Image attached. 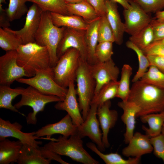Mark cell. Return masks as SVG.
I'll use <instances>...</instances> for the list:
<instances>
[{
  "instance_id": "cell-1",
  "label": "cell",
  "mask_w": 164,
  "mask_h": 164,
  "mask_svg": "<svg viewBox=\"0 0 164 164\" xmlns=\"http://www.w3.org/2000/svg\"><path fill=\"white\" fill-rule=\"evenodd\" d=\"M139 108L136 118L164 111V89L140 80L133 83L127 100Z\"/></svg>"
},
{
  "instance_id": "cell-2",
  "label": "cell",
  "mask_w": 164,
  "mask_h": 164,
  "mask_svg": "<svg viewBox=\"0 0 164 164\" xmlns=\"http://www.w3.org/2000/svg\"><path fill=\"white\" fill-rule=\"evenodd\" d=\"M17 61L24 70L27 77L51 67L48 50L35 42L21 45L16 50Z\"/></svg>"
},
{
  "instance_id": "cell-3",
  "label": "cell",
  "mask_w": 164,
  "mask_h": 164,
  "mask_svg": "<svg viewBox=\"0 0 164 164\" xmlns=\"http://www.w3.org/2000/svg\"><path fill=\"white\" fill-rule=\"evenodd\" d=\"M50 141L43 146L47 150L84 164H99L84 149L82 138L77 134L69 137L61 135L56 141Z\"/></svg>"
},
{
  "instance_id": "cell-4",
  "label": "cell",
  "mask_w": 164,
  "mask_h": 164,
  "mask_svg": "<svg viewBox=\"0 0 164 164\" xmlns=\"http://www.w3.org/2000/svg\"><path fill=\"white\" fill-rule=\"evenodd\" d=\"M64 27H58L53 23L50 12H43L35 36V42L46 47L50 55L51 67H54L58 60L56 51L62 38Z\"/></svg>"
},
{
  "instance_id": "cell-5",
  "label": "cell",
  "mask_w": 164,
  "mask_h": 164,
  "mask_svg": "<svg viewBox=\"0 0 164 164\" xmlns=\"http://www.w3.org/2000/svg\"><path fill=\"white\" fill-rule=\"evenodd\" d=\"M76 81L79 106L84 120L91 108L96 84L92 73L91 64L81 58L76 74Z\"/></svg>"
},
{
  "instance_id": "cell-6",
  "label": "cell",
  "mask_w": 164,
  "mask_h": 164,
  "mask_svg": "<svg viewBox=\"0 0 164 164\" xmlns=\"http://www.w3.org/2000/svg\"><path fill=\"white\" fill-rule=\"evenodd\" d=\"M80 58L79 52L71 48L59 58L52 67L54 80L59 85L68 88L71 83L74 82Z\"/></svg>"
},
{
  "instance_id": "cell-7",
  "label": "cell",
  "mask_w": 164,
  "mask_h": 164,
  "mask_svg": "<svg viewBox=\"0 0 164 164\" xmlns=\"http://www.w3.org/2000/svg\"><path fill=\"white\" fill-rule=\"evenodd\" d=\"M21 95L20 100L14 106L18 109L25 106L32 108V112L28 113L26 117L28 124H36L37 114L44 111L47 104L62 101L57 96L44 94L30 86L26 88H23Z\"/></svg>"
},
{
  "instance_id": "cell-8",
  "label": "cell",
  "mask_w": 164,
  "mask_h": 164,
  "mask_svg": "<svg viewBox=\"0 0 164 164\" xmlns=\"http://www.w3.org/2000/svg\"><path fill=\"white\" fill-rule=\"evenodd\" d=\"M17 82L31 86L44 94L56 96L63 101L67 94L68 88L59 85L53 78L52 67L37 73L29 78H20Z\"/></svg>"
},
{
  "instance_id": "cell-9",
  "label": "cell",
  "mask_w": 164,
  "mask_h": 164,
  "mask_svg": "<svg viewBox=\"0 0 164 164\" xmlns=\"http://www.w3.org/2000/svg\"><path fill=\"white\" fill-rule=\"evenodd\" d=\"M22 126L17 121L11 123L9 120L0 118V140L7 137H12L20 141L23 144H27L35 148L39 147L42 142L36 140L42 139L56 141L57 139L47 137H38L35 135V132L25 133L21 130Z\"/></svg>"
},
{
  "instance_id": "cell-10",
  "label": "cell",
  "mask_w": 164,
  "mask_h": 164,
  "mask_svg": "<svg viewBox=\"0 0 164 164\" xmlns=\"http://www.w3.org/2000/svg\"><path fill=\"white\" fill-rule=\"evenodd\" d=\"M85 31L64 27L62 38L57 49L56 55L58 59L68 50L73 48L79 52L82 59L88 61V53L85 41Z\"/></svg>"
},
{
  "instance_id": "cell-11",
  "label": "cell",
  "mask_w": 164,
  "mask_h": 164,
  "mask_svg": "<svg viewBox=\"0 0 164 164\" xmlns=\"http://www.w3.org/2000/svg\"><path fill=\"white\" fill-rule=\"evenodd\" d=\"M16 50L6 52L0 57V84L10 86L15 81L27 75L17 61Z\"/></svg>"
},
{
  "instance_id": "cell-12",
  "label": "cell",
  "mask_w": 164,
  "mask_h": 164,
  "mask_svg": "<svg viewBox=\"0 0 164 164\" xmlns=\"http://www.w3.org/2000/svg\"><path fill=\"white\" fill-rule=\"evenodd\" d=\"M130 7L124 9L125 32L133 35L149 25L153 19L134 0H129Z\"/></svg>"
},
{
  "instance_id": "cell-13",
  "label": "cell",
  "mask_w": 164,
  "mask_h": 164,
  "mask_svg": "<svg viewBox=\"0 0 164 164\" xmlns=\"http://www.w3.org/2000/svg\"><path fill=\"white\" fill-rule=\"evenodd\" d=\"M41 9L36 4L29 7L26 13L25 24L20 30H15L9 28H5L16 36L21 41L22 44L35 42V36L39 28L42 12Z\"/></svg>"
},
{
  "instance_id": "cell-14",
  "label": "cell",
  "mask_w": 164,
  "mask_h": 164,
  "mask_svg": "<svg viewBox=\"0 0 164 164\" xmlns=\"http://www.w3.org/2000/svg\"><path fill=\"white\" fill-rule=\"evenodd\" d=\"M97 107L96 103H91L88 114L80 127L78 128L77 134L82 138L88 137L102 152L105 150V148L103 143L102 133L97 118Z\"/></svg>"
},
{
  "instance_id": "cell-15",
  "label": "cell",
  "mask_w": 164,
  "mask_h": 164,
  "mask_svg": "<svg viewBox=\"0 0 164 164\" xmlns=\"http://www.w3.org/2000/svg\"><path fill=\"white\" fill-rule=\"evenodd\" d=\"M91 67L96 84L94 95L106 84L118 80L120 70L112 59L104 62H96L91 64Z\"/></svg>"
},
{
  "instance_id": "cell-16",
  "label": "cell",
  "mask_w": 164,
  "mask_h": 164,
  "mask_svg": "<svg viewBox=\"0 0 164 164\" xmlns=\"http://www.w3.org/2000/svg\"><path fill=\"white\" fill-rule=\"evenodd\" d=\"M77 95L74 82H71L68 87L67 92L64 99L57 102L54 108L57 110L66 111L71 118L74 124L79 128L84 120L80 113Z\"/></svg>"
},
{
  "instance_id": "cell-17",
  "label": "cell",
  "mask_w": 164,
  "mask_h": 164,
  "mask_svg": "<svg viewBox=\"0 0 164 164\" xmlns=\"http://www.w3.org/2000/svg\"><path fill=\"white\" fill-rule=\"evenodd\" d=\"M78 127L74 124L72 119L67 114L59 121L47 124L35 132V135L38 137L51 138L56 134H61L66 137L77 134Z\"/></svg>"
},
{
  "instance_id": "cell-18",
  "label": "cell",
  "mask_w": 164,
  "mask_h": 164,
  "mask_svg": "<svg viewBox=\"0 0 164 164\" xmlns=\"http://www.w3.org/2000/svg\"><path fill=\"white\" fill-rule=\"evenodd\" d=\"M111 105V101L109 100L98 106L97 111V115L102 131V141L105 148L110 146L108 138V133L110 129L114 126L118 117L116 110L110 109Z\"/></svg>"
},
{
  "instance_id": "cell-19",
  "label": "cell",
  "mask_w": 164,
  "mask_h": 164,
  "mask_svg": "<svg viewBox=\"0 0 164 164\" xmlns=\"http://www.w3.org/2000/svg\"><path fill=\"white\" fill-rule=\"evenodd\" d=\"M128 144L122 152V155L127 157L141 158L143 155L151 153L153 151L150 137L139 132L134 134Z\"/></svg>"
},
{
  "instance_id": "cell-20",
  "label": "cell",
  "mask_w": 164,
  "mask_h": 164,
  "mask_svg": "<svg viewBox=\"0 0 164 164\" xmlns=\"http://www.w3.org/2000/svg\"><path fill=\"white\" fill-rule=\"evenodd\" d=\"M117 104L123 111L121 119L126 126L124 141L125 144H128L134 134L135 118L140 109L135 103L128 101H122L119 102Z\"/></svg>"
},
{
  "instance_id": "cell-21",
  "label": "cell",
  "mask_w": 164,
  "mask_h": 164,
  "mask_svg": "<svg viewBox=\"0 0 164 164\" xmlns=\"http://www.w3.org/2000/svg\"><path fill=\"white\" fill-rule=\"evenodd\" d=\"M105 4L106 16L113 32L115 42L121 45L125 32V25L120 18L117 3L111 0H106Z\"/></svg>"
},
{
  "instance_id": "cell-22",
  "label": "cell",
  "mask_w": 164,
  "mask_h": 164,
  "mask_svg": "<svg viewBox=\"0 0 164 164\" xmlns=\"http://www.w3.org/2000/svg\"><path fill=\"white\" fill-rule=\"evenodd\" d=\"M23 143L6 138L0 140V164L17 163Z\"/></svg>"
},
{
  "instance_id": "cell-23",
  "label": "cell",
  "mask_w": 164,
  "mask_h": 164,
  "mask_svg": "<svg viewBox=\"0 0 164 164\" xmlns=\"http://www.w3.org/2000/svg\"><path fill=\"white\" fill-rule=\"evenodd\" d=\"M53 23L58 27H64L85 31L89 22L81 17L74 15H64L50 12Z\"/></svg>"
},
{
  "instance_id": "cell-24",
  "label": "cell",
  "mask_w": 164,
  "mask_h": 164,
  "mask_svg": "<svg viewBox=\"0 0 164 164\" xmlns=\"http://www.w3.org/2000/svg\"><path fill=\"white\" fill-rule=\"evenodd\" d=\"M51 160L42 155L40 147L23 144L17 163L18 164H49Z\"/></svg>"
},
{
  "instance_id": "cell-25",
  "label": "cell",
  "mask_w": 164,
  "mask_h": 164,
  "mask_svg": "<svg viewBox=\"0 0 164 164\" xmlns=\"http://www.w3.org/2000/svg\"><path fill=\"white\" fill-rule=\"evenodd\" d=\"M100 17L89 22L85 32V41L88 55L87 62L91 65L95 63V52L98 43V29Z\"/></svg>"
},
{
  "instance_id": "cell-26",
  "label": "cell",
  "mask_w": 164,
  "mask_h": 164,
  "mask_svg": "<svg viewBox=\"0 0 164 164\" xmlns=\"http://www.w3.org/2000/svg\"><path fill=\"white\" fill-rule=\"evenodd\" d=\"M141 121L147 123L148 128L142 126V128L146 135L150 138L157 136L161 133L164 123V111L145 115L140 117Z\"/></svg>"
},
{
  "instance_id": "cell-27",
  "label": "cell",
  "mask_w": 164,
  "mask_h": 164,
  "mask_svg": "<svg viewBox=\"0 0 164 164\" xmlns=\"http://www.w3.org/2000/svg\"><path fill=\"white\" fill-rule=\"evenodd\" d=\"M69 15L81 17L89 22L100 17L92 6L86 0L77 3L67 4Z\"/></svg>"
},
{
  "instance_id": "cell-28",
  "label": "cell",
  "mask_w": 164,
  "mask_h": 164,
  "mask_svg": "<svg viewBox=\"0 0 164 164\" xmlns=\"http://www.w3.org/2000/svg\"><path fill=\"white\" fill-rule=\"evenodd\" d=\"M86 146L106 164H138L140 162L141 158L129 157L128 159H125L117 153L104 154L93 142L87 143Z\"/></svg>"
},
{
  "instance_id": "cell-29",
  "label": "cell",
  "mask_w": 164,
  "mask_h": 164,
  "mask_svg": "<svg viewBox=\"0 0 164 164\" xmlns=\"http://www.w3.org/2000/svg\"><path fill=\"white\" fill-rule=\"evenodd\" d=\"M23 88L18 87L13 89L10 86L0 85V108H3L25 115L19 112L12 104V100L18 96L21 95Z\"/></svg>"
},
{
  "instance_id": "cell-30",
  "label": "cell",
  "mask_w": 164,
  "mask_h": 164,
  "mask_svg": "<svg viewBox=\"0 0 164 164\" xmlns=\"http://www.w3.org/2000/svg\"><path fill=\"white\" fill-rule=\"evenodd\" d=\"M118 84L119 81L117 80L111 81L104 85L94 95L91 103H96L98 107L116 97Z\"/></svg>"
},
{
  "instance_id": "cell-31",
  "label": "cell",
  "mask_w": 164,
  "mask_h": 164,
  "mask_svg": "<svg viewBox=\"0 0 164 164\" xmlns=\"http://www.w3.org/2000/svg\"><path fill=\"white\" fill-rule=\"evenodd\" d=\"M132 71V68L129 65L125 64L123 65L116 96V97L120 98L122 101L128 100L130 91V78Z\"/></svg>"
},
{
  "instance_id": "cell-32",
  "label": "cell",
  "mask_w": 164,
  "mask_h": 164,
  "mask_svg": "<svg viewBox=\"0 0 164 164\" xmlns=\"http://www.w3.org/2000/svg\"><path fill=\"white\" fill-rule=\"evenodd\" d=\"M29 2L36 4L43 12L69 15L64 0H29Z\"/></svg>"
},
{
  "instance_id": "cell-33",
  "label": "cell",
  "mask_w": 164,
  "mask_h": 164,
  "mask_svg": "<svg viewBox=\"0 0 164 164\" xmlns=\"http://www.w3.org/2000/svg\"><path fill=\"white\" fill-rule=\"evenodd\" d=\"M154 34L150 23L135 34L131 36L129 40L143 50L154 41Z\"/></svg>"
},
{
  "instance_id": "cell-34",
  "label": "cell",
  "mask_w": 164,
  "mask_h": 164,
  "mask_svg": "<svg viewBox=\"0 0 164 164\" xmlns=\"http://www.w3.org/2000/svg\"><path fill=\"white\" fill-rule=\"evenodd\" d=\"M126 46L136 53L138 61V68L136 73L133 78L132 81L135 82L141 78L150 66V61L147 56L142 50L139 49L129 40L126 43Z\"/></svg>"
},
{
  "instance_id": "cell-35",
  "label": "cell",
  "mask_w": 164,
  "mask_h": 164,
  "mask_svg": "<svg viewBox=\"0 0 164 164\" xmlns=\"http://www.w3.org/2000/svg\"><path fill=\"white\" fill-rule=\"evenodd\" d=\"M22 44L21 40L12 32L0 28V47L6 52L16 50Z\"/></svg>"
},
{
  "instance_id": "cell-36",
  "label": "cell",
  "mask_w": 164,
  "mask_h": 164,
  "mask_svg": "<svg viewBox=\"0 0 164 164\" xmlns=\"http://www.w3.org/2000/svg\"><path fill=\"white\" fill-rule=\"evenodd\" d=\"M29 0H9L6 12L10 22L20 18L27 12L26 3Z\"/></svg>"
},
{
  "instance_id": "cell-37",
  "label": "cell",
  "mask_w": 164,
  "mask_h": 164,
  "mask_svg": "<svg viewBox=\"0 0 164 164\" xmlns=\"http://www.w3.org/2000/svg\"><path fill=\"white\" fill-rule=\"evenodd\" d=\"M140 80L164 89V73L154 65H150Z\"/></svg>"
},
{
  "instance_id": "cell-38",
  "label": "cell",
  "mask_w": 164,
  "mask_h": 164,
  "mask_svg": "<svg viewBox=\"0 0 164 164\" xmlns=\"http://www.w3.org/2000/svg\"><path fill=\"white\" fill-rule=\"evenodd\" d=\"M98 34V43L105 41L115 42L114 33L106 15L100 17Z\"/></svg>"
},
{
  "instance_id": "cell-39",
  "label": "cell",
  "mask_w": 164,
  "mask_h": 164,
  "mask_svg": "<svg viewBox=\"0 0 164 164\" xmlns=\"http://www.w3.org/2000/svg\"><path fill=\"white\" fill-rule=\"evenodd\" d=\"M95 50V63L104 62L111 59L113 54V43L110 42L98 43Z\"/></svg>"
},
{
  "instance_id": "cell-40",
  "label": "cell",
  "mask_w": 164,
  "mask_h": 164,
  "mask_svg": "<svg viewBox=\"0 0 164 164\" xmlns=\"http://www.w3.org/2000/svg\"><path fill=\"white\" fill-rule=\"evenodd\" d=\"M146 13H156L164 8V0H134Z\"/></svg>"
},
{
  "instance_id": "cell-41",
  "label": "cell",
  "mask_w": 164,
  "mask_h": 164,
  "mask_svg": "<svg viewBox=\"0 0 164 164\" xmlns=\"http://www.w3.org/2000/svg\"><path fill=\"white\" fill-rule=\"evenodd\" d=\"M150 142L153 147V153L157 158L161 159L164 163V137L161 133L150 138Z\"/></svg>"
},
{
  "instance_id": "cell-42",
  "label": "cell",
  "mask_w": 164,
  "mask_h": 164,
  "mask_svg": "<svg viewBox=\"0 0 164 164\" xmlns=\"http://www.w3.org/2000/svg\"><path fill=\"white\" fill-rule=\"evenodd\" d=\"M143 51L146 55L164 57V39L153 42Z\"/></svg>"
},
{
  "instance_id": "cell-43",
  "label": "cell",
  "mask_w": 164,
  "mask_h": 164,
  "mask_svg": "<svg viewBox=\"0 0 164 164\" xmlns=\"http://www.w3.org/2000/svg\"><path fill=\"white\" fill-rule=\"evenodd\" d=\"M150 24L153 32L154 41L164 39V21L153 19Z\"/></svg>"
},
{
  "instance_id": "cell-44",
  "label": "cell",
  "mask_w": 164,
  "mask_h": 164,
  "mask_svg": "<svg viewBox=\"0 0 164 164\" xmlns=\"http://www.w3.org/2000/svg\"><path fill=\"white\" fill-rule=\"evenodd\" d=\"M100 16L106 15V0H86Z\"/></svg>"
},
{
  "instance_id": "cell-45",
  "label": "cell",
  "mask_w": 164,
  "mask_h": 164,
  "mask_svg": "<svg viewBox=\"0 0 164 164\" xmlns=\"http://www.w3.org/2000/svg\"><path fill=\"white\" fill-rule=\"evenodd\" d=\"M150 63L164 73V57L152 55H146Z\"/></svg>"
},
{
  "instance_id": "cell-46",
  "label": "cell",
  "mask_w": 164,
  "mask_h": 164,
  "mask_svg": "<svg viewBox=\"0 0 164 164\" xmlns=\"http://www.w3.org/2000/svg\"><path fill=\"white\" fill-rule=\"evenodd\" d=\"M10 20L5 9L0 10V26L3 28H8L10 26Z\"/></svg>"
},
{
  "instance_id": "cell-47",
  "label": "cell",
  "mask_w": 164,
  "mask_h": 164,
  "mask_svg": "<svg viewBox=\"0 0 164 164\" xmlns=\"http://www.w3.org/2000/svg\"><path fill=\"white\" fill-rule=\"evenodd\" d=\"M116 3L120 4L124 9H128L130 7L129 0H111Z\"/></svg>"
},
{
  "instance_id": "cell-48",
  "label": "cell",
  "mask_w": 164,
  "mask_h": 164,
  "mask_svg": "<svg viewBox=\"0 0 164 164\" xmlns=\"http://www.w3.org/2000/svg\"><path fill=\"white\" fill-rule=\"evenodd\" d=\"M155 19L160 21H164V10L155 13Z\"/></svg>"
},
{
  "instance_id": "cell-49",
  "label": "cell",
  "mask_w": 164,
  "mask_h": 164,
  "mask_svg": "<svg viewBox=\"0 0 164 164\" xmlns=\"http://www.w3.org/2000/svg\"><path fill=\"white\" fill-rule=\"evenodd\" d=\"M84 0H64L67 4H73L80 2Z\"/></svg>"
},
{
  "instance_id": "cell-50",
  "label": "cell",
  "mask_w": 164,
  "mask_h": 164,
  "mask_svg": "<svg viewBox=\"0 0 164 164\" xmlns=\"http://www.w3.org/2000/svg\"><path fill=\"white\" fill-rule=\"evenodd\" d=\"M161 134H162V135L164 137V123L163 124L162 127Z\"/></svg>"
},
{
  "instance_id": "cell-51",
  "label": "cell",
  "mask_w": 164,
  "mask_h": 164,
  "mask_svg": "<svg viewBox=\"0 0 164 164\" xmlns=\"http://www.w3.org/2000/svg\"><path fill=\"white\" fill-rule=\"evenodd\" d=\"M3 3L5 4L6 3L5 0H0V4H2Z\"/></svg>"
}]
</instances>
